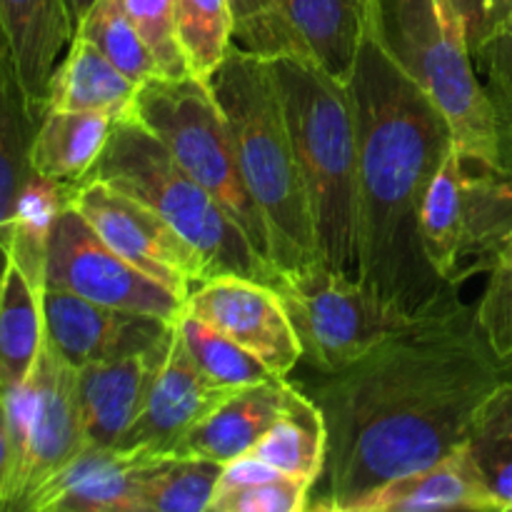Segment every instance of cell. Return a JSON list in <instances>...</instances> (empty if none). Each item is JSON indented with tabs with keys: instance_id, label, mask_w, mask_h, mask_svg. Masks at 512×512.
Masks as SVG:
<instances>
[{
	"instance_id": "1",
	"label": "cell",
	"mask_w": 512,
	"mask_h": 512,
	"mask_svg": "<svg viewBox=\"0 0 512 512\" xmlns=\"http://www.w3.org/2000/svg\"><path fill=\"white\" fill-rule=\"evenodd\" d=\"M512 378L458 290L355 363L320 373L308 395L328 425L325 500L348 512L388 480L438 463L465 443L483 400Z\"/></svg>"
},
{
	"instance_id": "2",
	"label": "cell",
	"mask_w": 512,
	"mask_h": 512,
	"mask_svg": "<svg viewBox=\"0 0 512 512\" xmlns=\"http://www.w3.org/2000/svg\"><path fill=\"white\" fill-rule=\"evenodd\" d=\"M358 130V278L405 315L458 285L428 263L420 213L430 180L455 145L448 118L388 53L370 13L348 80Z\"/></svg>"
},
{
	"instance_id": "3",
	"label": "cell",
	"mask_w": 512,
	"mask_h": 512,
	"mask_svg": "<svg viewBox=\"0 0 512 512\" xmlns=\"http://www.w3.org/2000/svg\"><path fill=\"white\" fill-rule=\"evenodd\" d=\"M208 85L230 125L245 188L268 228L273 265L280 275L323 265L270 60L233 45Z\"/></svg>"
},
{
	"instance_id": "4",
	"label": "cell",
	"mask_w": 512,
	"mask_h": 512,
	"mask_svg": "<svg viewBox=\"0 0 512 512\" xmlns=\"http://www.w3.org/2000/svg\"><path fill=\"white\" fill-rule=\"evenodd\" d=\"M323 263L358 275V130L348 83L308 55L268 58Z\"/></svg>"
},
{
	"instance_id": "5",
	"label": "cell",
	"mask_w": 512,
	"mask_h": 512,
	"mask_svg": "<svg viewBox=\"0 0 512 512\" xmlns=\"http://www.w3.org/2000/svg\"><path fill=\"white\" fill-rule=\"evenodd\" d=\"M103 180L163 215L200 253L208 278L243 275L278 285L280 270L265 260L233 215L190 178L148 128L130 118L115 120L108 145L85 180Z\"/></svg>"
},
{
	"instance_id": "6",
	"label": "cell",
	"mask_w": 512,
	"mask_h": 512,
	"mask_svg": "<svg viewBox=\"0 0 512 512\" xmlns=\"http://www.w3.org/2000/svg\"><path fill=\"white\" fill-rule=\"evenodd\" d=\"M373 20L395 63L448 118L468 158L500 168L495 110L465 35L443 20L435 0H373ZM508 175V173H505Z\"/></svg>"
},
{
	"instance_id": "7",
	"label": "cell",
	"mask_w": 512,
	"mask_h": 512,
	"mask_svg": "<svg viewBox=\"0 0 512 512\" xmlns=\"http://www.w3.org/2000/svg\"><path fill=\"white\" fill-rule=\"evenodd\" d=\"M133 118L233 215L258 253L270 260L268 228L245 188L230 125L210 85L193 73L155 75L138 85Z\"/></svg>"
},
{
	"instance_id": "8",
	"label": "cell",
	"mask_w": 512,
	"mask_h": 512,
	"mask_svg": "<svg viewBox=\"0 0 512 512\" xmlns=\"http://www.w3.org/2000/svg\"><path fill=\"white\" fill-rule=\"evenodd\" d=\"M10 438V473L0 510H25L28 500L63 470L83 443L78 370L43 335L38 360L23 383L3 393Z\"/></svg>"
},
{
	"instance_id": "9",
	"label": "cell",
	"mask_w": 512,
	"mask_h": 512,
	"mask_svg": "<svg viewBox=\"0 0 512 512\" xmlns=\"http://www.w3.org/2000/svg\"><path fill=\"white\" fill-rule=\"evenodd\" d=\"M275 290L293 320L303 360L318 373H335L355 363L415 318L373 293L358 275L325 263L280 275Z\"/></svg>"
},
{
	"instance_id": "10",
	"label": "cell",
	"mask_w": 512,
	"mask_h": 512,
	"mask_svg": "<svg viewBox=\"0 0 512 512\" xmlns=\"http://www.w3.org/2000/svg\"><path fill=\"white\" fill-rule=\"evenodd\" d=\"M45 285L128 313L175 323L185 300L115 253L88 220L65 205L55 218L45 250Z\"/></svg>"
},
{
	"instance_id": "11",
	"label": "cell",
	"mask_w": 512,
	"mask_h": 512,
	"mask_svg": "<svg viewBox=\"0 0 512 512\" xmlns=\"http://www.w3.org/2000/svg\"><path fill=\"white\" fill-rule=\"evenodd\" d=\"M70 205L115 253L183 300L208 280L198 250L143 200L90 178L75 185Z\"/></svg>"
},
{
	"instance_id": "12",
	"label": "cell",
	"mask_w": 512,
	"mask_h": 512,
	"mask_svg": "<svg viewBox=\"0 0 512 512\" xmlns=\"http://www.w3.org/2000/svg\"><path fill=\"white\" fill-rule=\"evenodd\" d=\"M185 310L288 378L303 360V345L278 290L243 275H215L185 298Z\"/></svg>"
},
{
	"instance_id": "13",
	"label": "cell",
	"mask_w": 512,
	"mask_h": 512,
	"mask_svg": "<svg viewBox=\"0 0 512 512\" xmlns=\"http://www.w3.org/2000/svg\"><path fill=\"white\" fill-rule=\"evenodd\" d=\"M40 310L43 335L75 370L153 348L175 325L155 315L108 308L50 285L40 290Z\"/></svg>"
},
{
	"instance_id": "14",
	"label": "cell",
	"mask_w": 512,
	"mask_h": 512,
	"mask_svg": "<svg viewBox=\"0 0 512 512\" xmlns=\"http://www.w3.org/2000/svg\"><path fill=\"white\" fill-rule=\"evenodd\" d=\"M165 458L150 448H83L25 512H135L140 483Z\"/></svg>"
},
{
	"instance_id": "15",
	"label": "cell",
	"mask_w": 512,
	"mask_h": 512,
	"mask_svg": "<svg viewBox=\"0 0 512 512\" xmlns=\"http://www.w3.org/2000/svg\"><path fill=\"white\" fill-rule=\"evenodd\" d=\"M230 393L235 390L213 383L198 368L175 325L168 355L155 375L148 403L118 445L173 455L175 445L185 438V433L193 430L205 415L213 413Z\"/></svg>"
},
{
	"instance_id": "16",
	"label": "cell",
	"mask_w": 512,
	"mask_h": 512,
	"mask_svg": "<svg viewBox=\"0 0 512 512\" xmlns=\"http://www.w3.org/2000/svg\"><path fill=\"white\" fill-rule=\"evenodd\" d=\"M170 340L173 333L148 350L78 370V405L85 448H115L125 438L148 403Z\"/></svg>"
},
{
	"instance_id": "17",
	"label": "cell",
	"mask_w": 512,
	"mask_h": 512,
	"mask_svg": "<svg viewBox=\"0 0 512 512\" xmlns=\"http://www.w3.org/2000/svg\"><path fill=\"white\" fill-rule=\"evenodd\" d=\"M73 40L65 0H0V43L35 118H43L50 78Z\"/></svg>"
},
{
	"instance_id": "18",
	"label": "cell",
	"mask_w": 512,
	"mask_h": 512,
	"mask_svg": "<svg viewBox=\"0 0 512 512\" xmlns=\"http://www.w3.org/2000/svg\"><path fill=\"white\" fill-rule=\"evenodd\" d=\"M495 512L493 493L485 485L465 443L438 463L405 473L355 500L348 512Z\"/></svg>"
},
{
	"instance_id": "19",
	"label": "cell",
	"mask_w": 512,
	"mask_h": 512,
	"mask_svg": "<svg viewBox=\"0 0 512 512\" xmlns=\"http://www.w3.org/2000/svg\"><path fill=\"white\" fill-rule=\"evenodd\" d=\"M285 388V378L238 388L185 433V438L175 445L173 455H193L225 465L240 455L253 453L283 410Z\"/></svg>"
},
{
	"instance_id": "20",
	"label": "cell",
	"mask_w": 512,
	"mask_h": 512,
	"mask_svg": "<svg viewBox=\"0 0 512 512\" xmlns=\"http://www.w3.org/2000/svg\"><path fill=\"white\" fill-rule=\"evenodd\" d=\"M295 53L348 83L368 30L373 0H278Z\"/></svg>"
},
{
	"instance_id": "21",
	"label": "cell",
	"mask_w": 512,
	"mask_h": 512,
	"mask_svg": "<svg viewBox=\"0 0 512 512\" xmlns=\"http://www.w3.org/2000/svg\"><path fill=\"white\" fill-rule=\"evenodd\" d=\"M138 83L120 73L93 43L73 35L50 78L45 110L100 113L110 120L133 115Z\"/></svg>"
},
{
	"instance_id": "22",
	"label": "cell",
	"mask_w": 512,
	"mask_h": 512,
	"mask_svg": "<svg viewBox=\"0 0 512 512\" xmlns=\"http://www.w3.org/2000/svg\"><path fill=\"white\" fill-rule=\"evenodd\" d=\"M115 120L100 113L45 110L30 140V170L65 185H80L108 145Z\"/></svg>"
},
{
	"instance_id": "23",
	"label": "cell",
	"mask_w": 512,
	"mask_h": 512,
	"mask_svg": "<svg viewBox=\"0 0 512 512\" xmlns=\"http://www.w3.org/2000/svg\"><path fill=\"white\" fill-rule=\"evenodd\" d=\"M253 455L308 485L323 478L328 460V425L320 405L300 385L288 383L283 410L273 428L255 445Z\"/></svg>"
},
{
	"instance_id": "24",
	"label": "cell",
	"mask_w": 512,
	"mask_h": 512,
	"mask_svg": "<svg viewBox=\"0 0 512 512\" xmlns=\"http://www.w3.org/2000/svg\"><path fill=\"white\" fill-rule=\"evenodd\" d=\"M35 128L38 118L28 108L8 53L0 43V275L8 263L15 205L30 175V140Z\"/></svg>"
},
{
	"instance_id": "25",
	"label": "cell",
	"mask_w": 512,
	"mask_h": 512,
	"mask_svg": "<svg viewBox=\"0 0 512 512\" xmlns=\"http://www.w3.org/2000/svg\"><path fill=\"white\" fill-rule=\"evenodd\" d=\"M43 343L40 288L8 255L0 275V395L28 378Z\"/></svg>"
},
{
	"instance_id": "26",
	"label": "cell",
	"mask_w": 512,
	"mask_h": 512,
	"mask_svg": "<svg viewBox=\"0 0 512 512\" xmlns=\"http://www.w3.org/2000/svg\"><path fill=\"white\" fill-rule=\"evenodd\" d=\"M73 188L75 185L55 183L30 170L18 195L13 225H10L8 255L40 290L45 285V250H48L50 230L60 210L70 205Z\"/></svg>"
},
{
	"instance_id": "27",
	"label": "cell",
	"mask_w": 512,
	"mask_h": 512,
	"mask_svg": "<svg viewBox=\"0 0 512 512\" xmlns=\"http://www.w3.org/2000/svg\"><path fill=\"white\" fill-rule=\"evenodd\" d=\"M465 448L500 510H512V378L483 400L468 428Z\"/></svg>"
},
{
	"instance_id": "28",
	"label": "cell",
	"mask_w": 512,
	"mask_h": 512,
	"mask_svg": "<svg viewBox=\"0 0 512 512\" xmlns=\"http://www.w3.org/2000/svg\"><path fill=\"white\" fill-rule=\"evenodd\" d=\"M223 463L165 455L140 483L135 512H208Z\"/></svg>"
},
{
	"instance_id": "29",
	"label": "cell",
	"mask_w": 512,
	"mask_h": 512,
	"mask_svg": "<svg viewBox=\"0 0 512 512\" xmlns=\"http://www.w3.org/2000/svg\"><path fill=\"white\" fill-rule=\"evenodd\" d=\"M75 35L93 43L133 83L140 85L155 75H163L120 0H95L75 28Z\"/></svg>"
},
{
	"instance_id": "30",
	"label": "cell",
	"mask_w": 512,
	"mask_h": 512,
	"mask_svg": "<svg viewBox=\"0 0 512 512\" xmlns=\"http://www.w3.org/2000/svg\"><path fill=\"white\" fill-rule=\"evenodd\" d=\"M175 28L190 73L210 83L233 48V13L228 0H175Z\"/></svg>"
},
{
	"instance_id": "31",
	"label": "cell",
	"mask_w": 512,
	"mask_h": 512,
	"mask_svg": "<svg viewBox=\"0 0 512 512\" xmlns=\"http://www.w3.org/2000/svg\"><path fill=\"white\" fill-rule=\"evenodd\" d=\"M175 325H178V333L183 338L185 348H188L190 358L198 363V368L213 383L230 390H238L245 388V385L268 383V380L278 378L255 355H250L238 343H233L223 333L205 325L195 315H190L185 308Z\"/></svg>"
},
{
	"instance_id": "32",
	"label": "cell",
	"mask_w": 512,
	"mask_h": 512,
	"mask_svg": "<svg viewBox=\"0 0 512 512\" xmlns=\"http://www.w3.org/2000/svg\"><path fill=\"white\" fill-rule=\"evenodd\" d=\"M498 123L500 168L512 178V8L473 53Z\"/></svg>"
},
{
	"instance_id": "33",
	"label": "cell",
	"mask_w": 512,
	"mask_h": 512,
	"mask_svg": "<svg viewBox=\"0 0 512 512\" xmlns=\"http://www.w3.org/2000/svg\"><path fill=\"white\" fill-rule=\"evenodd\" d=\"M233 13V45L260 58L295 53L278 0H228Z\"/></svg>"
},
{
	"instance_id": "34",
	"label": "cell",
	"mask_w": 512,
	"mask_h": 512,
	"mask_svg": "<svg viewBox=\"0 0 512 512\" xmlns=\"http://www.w3.org/2000/svg\"><path fill=\"white\" fill-rule=\"evenodd\" d=\"M120 3L148 43L163 75H188L190 68L185 63L178 28H175V0H120Z\"/></svg>"
},
{
	"instance_id": "35",
	"label": "cell",
	"mask_w": 512,
	"mask_h": 512,
	"mask_svg": "<svg viewBox=\"0 0 512 512\" xmlns=\"http://www.w3.org/2000/svg\"><path fill=\"white\" fill-rule=\"evenodd\" d=\"M310 488L290 475L215 493L208 512H300L310 508Z\"/></svg>"
},
{
	"instance_id": "36",
	"label": "cell",
	"mask_w": 512,
	"mask_h": 512,
	"mask_svg": "<svg viewBox=\"0 0 512 512\" xmlns=\"http://www.w3.org/2000/svg\"><path fill=\"white\" fill-rule=\"evenodd\" d=\"M443 20L465 35L470 53L488 38L490 30L508 15L512 0H435Z\"/></svg>"
},
{
	"instance_id": "37",
	"label": "cell",
	"mask_w": 512,
	"mask_h": 512,
	"mask_svg": "<svg viewBox=\"0 0 512 512\" xmlns=\"http://www.w3.org/2000/svg\"><path fill=\"white\" fill-rule=\"evenodd\" d=\"M10 473V438H8V420H5L3 395H0V495H3L5 483Z\"/></svg>"
},
{
	"instance_id": "38",
	"label": "cell",
	"mask_w": 512,
	"mask_h": 512,
	"mask_svg": "<svg viewBox=\"0 0 512 512\" xmlns=\"http://www.w3.org/2000/svg\"><path fill=\"white\" fill-rule=\"evenodd\" d=\"M93 3H95V0H65V8H68V15H70V23H73V35H75V28H78V23L83 20V15L88 13V8Z\"/></svg>"
},
{
	"instance_id": "39",
	"label": "cell",
	"mask_w": 512,
	"mask_h": 512,
	"mask_svg": "<svg viewBox=\"0 0 512 512\" xmlns=\"http://www.w3.org/2000/svg\"><path fill=\"white\" fill-rule=\"evenodd\" d=\"M498 263H500V265H505V268H508V273H510V278H512V235L508 238V243L503 245V250H500Z\"/></svg>"
}]
</instances>
